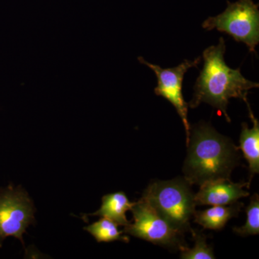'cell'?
I'll use <instances>...</instances> for the list:
<instances>
[{"label":"cell","instance_id":"cell-14","mask_svg":"<svg viewBox=\"0 0 259 259\" xmlns=\"http://www.w3.org/2000/svg\"><path fill=\"white\" fill-rule=\"evenodd\" d=\"M194 238V246L190 248L183 246L181 248V258L183 259L215 258L212 248L206 241V237L202 233L192 231Z\"/></svg>","mask_w":259,"mask_h":259},{"label":"cell","instance_id":"cell-7","mask_svg":"<svg viewBox=\"0 0 259 259\" xmlns=\"http://www.w3.org/2000/svg\"><path fill=\"white\" fill-rule=\"evenodd\" d=\"M140 62L148 66L156 74L158 85L154 92L157 96L164 97L176 109L180 115L187 135V144H188L191 127L188 120V104L185 102L182 94V83L187 70L192 67H197L200 63L201 57L199 56L193 61L185 60L176 67L169 69H162L159 66L151 64L139 57Z\"/></svg>","mask_w":259,"mask_h":259},{"label":"cell","instance_id":"cell-6","mask_svg":"<svg viewBox=\"0 0 259 259\" xmlns=\"http://www.w3.org/2000/svg\"><path fill=\"white\" fill-rule=\"evenodd\" d=\"M134 223L125 227L124 233L154 244L181 249L185 245L182 233L177 231L142 197L131 209Z\"/></svg>","mask_w":259,"mask_h":259},{"label":"cell","instance_id":"cell-11","mask_svg":"<svg viewBox=\"0 0 259 259\" xmlns=\"http://www.w3.org/2000/svg\"><path fill=\"white\" fill-rule=\"evenodd\" d=\"M101 207L97 212L89 215L100 216L111 220L118 226L125 227L130 222L126 218V212L131 210L134 202H131L122 192H115L103 196Z\"/></svg>","mask_w":259,"mask_h":259},{"label":"cell","instance_id":"cell-4","mask_svg":"<svg viewBox=\"0 0 259 259\" xmlns=\"http://www.w3.org/2000/svg\"><path fill=\"white\" fill-rule=\"evenodd\" d=\"M202 28L226 32L237 42L245 44L250 52L255 53L259 42L258 5L252 0H239L229 4L222 14L206 20Z\"/></svg>","mask_w":259,"mask_h":259},{"label":"cell","instance_id":"cell-5","mask_svg":"<svg viewBox=\"0 0 259 259\" xmlns=\"http://www.w3.org/2000/svg\"><path fill=\"white\" fill-rule=\"evenodd\" d=\"M35 212L33 202L21 187L10 184L0 190V248L10 236L25 244L23 234L35 223Z\"/></svg>","mask_w":259,"mask_h":259},{"label":"cell","instance_id":"cell-8","mask_svg":"<svg viewBox=\"0 0 259 259\" xmlns=\"http://www.w3.org/2000/svg\"><path fill=\"white\" fill-rule=\"evenodd\" d=\"M250 182L233 183L229 178L209 181L200 185V189L194 194L197 205H229L236 203L242 197L249 195L244 187L249 188Z\"/></svg>","mask_w":259,"mask_h":259},{"label":"cell","instance_id":"cell-1","mask_svg":"<svg viewBox=\"0 0 259 259\" xmlns=\"http://www.w3.org/2000/svg\"><path fill=\"white\" fill-rule=\"evenodd\" d=\"M226 49L224 38L221 37L217 46L204 51L203 68L194 84L193 97L189 106L195 108L202 102L209 104L231 122L227 112L230 99H241L246 103L248 90L258 88L259 83L245 79L240 69L228 67L224 59Z\"/></svg>","mask_w":259,"mask_h":259},{"label":"cell","instance_id":"cell-12","mask_svg":"<svg viewBox=\"0 0 259 259\" xmlns=\"http://www.w3.org/2000/svg\"><path fill=\"white\" fill-rule=\"evenodd\" d=\"M83 230L90 233L97 242L130 241L128 237L122 236L123 232L119 231L118 225L106 218H102L93 224L85 227Z\"/></svg>","mask_w":259,"mask_h":259},{"label":"cell","instance_id":"cell-10","mask_svg":"<svg viewBox=\"0 0 259 259\" xmlns=\"http://www.w3.org/2000/svg\"><path fill=\"white\" fill-rule=\"evenodd\" d=\"M243 204L236 202L229 205L213 206L211 208L194 213V221L204 229L221 231L230 220L238 216Z\"/></svg>","mask_w":259,"mask_h":259},{"label":"cell","instance_id":"cell-3","mask_svg":"<svg viewBox=\"0 0 259 259\" xmlns=\"http://www.w3.org/2000/svg\"><path fill=\"white\" fill-rule=\"evenodd\" d=\"M185 178L151 182L143 197L177 231H192L190 220L195 212L194 194Z\"/></svg>","mask_w":259,"mask_h":259},{"label":"cell","instance_id":"cell-2","mask_svg":"<svg viewBox=\"0 0 259 259\" xmlns=\"http://www.w3.org/2000/svg\"><path fill=\"white\" fill-rule=\"evenodd\" d=\"M187 146L188 152L183 171L185 180L191 185L230 179L239 162V148L209 124L196 125Z\"/></svg>","mask_w":259,"mask_h":259},{"label":"cell","instance_id":"cell-13","mask_svg":"<svg viewBox=\"0 0 259 259\" xmlns=\"http://www.w3.org/2000/svg\"><path fill=\"white\" fill-rule=\"evenodd\" d=\"M246 223L244 226L236 227L233 231L239 236L246 237L259 234V197L254 194L250 199V204L245 209Z\"/></svg>","mask_w":259,"mask_h":259},{"label":"cell","instance_id":"cell-9","mask_svg":"<svg viewBox=\"0 0 259 259\" xmlns=\"http://www.w3.org/2000/svg\"><path fill=\"white\" fill-rule=\"evenodd\" d=\"M246 104L253 125L252 128H249L246 122L242 123L239 148L243 151V156L248 163L250 174L248 182L250 183L252 177L259 172V122L251 111L248 102H246Z\"/></svg>","mask_w":259,"mask_h":259}]
</instances>
